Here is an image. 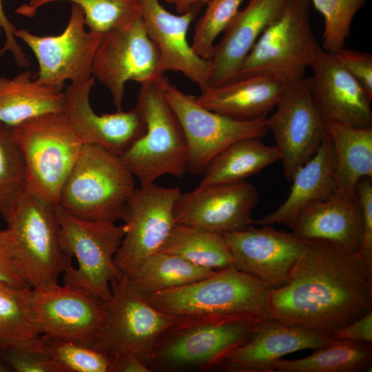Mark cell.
Segmentation results:
<instances>
[{
    "mask_svg": "<svg viewBox=\"0 0 372 372\" xmlns=\"http://www.w3.org/2000/svg\"><path fill=\"white\" fill-rule=\"evenodd\" d=\"M271 317L327 335L372 311V264L331 240H307L288 282L271 289Z\"/></svg>",
    "mask_w": 372,
    "mask_h": 372,
    "instance_id": "1",
    "label": "cell"
},
{
    "mask_svg": "<svg viewBox=\"0 0 372 372\" xmlns=\"http://www.w3.org/2000/svg\"><path fill=\"white\" fill-rule=\"evenodd\" d=\"M271 289L267 283L229 267L193 283L144 297L169 315L209 316L259 324L272 318L268 302Z\"/></svg>",
    "mask_w": 372,
    "mask_h": 372,
    "instance_id": "2",
    "label": "cell"
},
{
    "mask_svg": "<svg viewBox=\"0 0 372 372\" xmlns=\"http://www.w3.org/2000/svg\"><path fill=\"white\" fill-rule=\"evenodd\" d=\"M258 324L209 316L186 317L161 335L147 365L151 371L218 369L249 340Z\"/></svg>",
    "mask_w": 372,
    "mask_h": 372,
    "instance_id": "3",
    "label": "cell"
},
{
    "mask_svg": "<svg viewBox=\"0 0 372 372\" xmlns=\"http://www.w3.org/2000/svg\"><path fill=\"white\" fill-rule=\"evenodd\" d=\"M26 165L27 191L56 207L83 142L63 112H49L11 127Z\"/></svg>",
    "mask_w": 372,
    "mask_h": 372,
    "instance_id": "4",
    "label": "cell"
},
{
    "mask_svg": "<svg viewBox=\"0 0 372 372\" xmlns=\"http://www.w3.org/2000/svg\"><path fill=\"white\" fill-rule=\"evenodd\" d=\"M134 189V175L119 156L99 145L83 144L59 205L83 220L115 223Z\"/></svg>",
    "mask_w": 372,
    "mask_h": 372,
    "instance_id": "5",
    "label": "cell"
},
{
    "mask_svg": "<svg viewBox=\"0 0 372 372\" xmlns=\"http://www.w3.org/2000/svg\"><path fill=\"white\" fill-rule=\"evenodd\" d=\"M168 79L141 85L136 107L146 123L145 134L119 157L141 185L169 174L181 178L188 172V151L182 126L165 96Z\"/></svg>",
    "mask_w": 372,
    "mask_h": 372,
    "instance_id": "6",
    "label": "cell"
},
{
    "mask_svg": "<svg viewBox=\"0 0 372 372\" xmlns=\"http://www.w3.org/2000/svg\"><path fill=\"white\" fill-rule=\"evenodd\" d=\"M56 212L60 245L66 256L63 284L81 287L107 301L111 282L122 275L114 258L125 233L124 225L83 220L59 205Z\"/></svg>",
    "mask_w": 372,
    "mask_h": 372,
    "instance_id": "7",
    "label": "cell"
},
{
    "mask_svg": "<svg viewBox=\"0 0 372 372\" xmlns=\"http://www.w3.org/2000/svg\"><path fill=\"white\" fill-rule=\"evenodd\" d=\"M5 220L15 266L26 285L34 288L58 282L66 256L60 245L56 207L26 191Z\"/></svg>",
    "mask_w": 372,
    "mask_h": 372,
    "instance_id": "8",
    "label": "cell"
},
{
    "mask_svg": "<svg viewBox=\"0 0 372 372\" xmlns=\"http://www.w3.org/2000/svg\"><path fill=\"white\" fill-rule=\"evenodd\" d=\"M309 4V0H290L281 15L259 37L238 77L265 74L285 84L304 77L321 47L311 29Z\"/></svg>",
    "mask_w": 372,
    "mask_h": 372,
    "instance_id": "9",
    "label": "cell"
},
{
    "mask_svg": "<svg viewBox=\"0 0 372 372\" xmlns=\"http://www.w3.org/2000/svg\"><path fill=\"white\" fill-rule=\"evenodd\" d=\"M104 302L105 320L94 346L112 356L136 353L146 364L158 338L186 317L167 314L152 306L122 274L111 284Z\"/></svg>",
    "mask_w": 372,
    "mask_h": 372,
    "instance_id": "10",
    "label": "cell"
},
{
    "mask_svg": "<svg viewBox=\"0 0 372 372\" xmlns=\"http://www.w3.org/2000/svg\"><path fill=\"white\" fill-rule=\"evenodd\" d=\"M160 53L147 34L141 14L130 23L104 34L94 56L92 74L110 91L121 111L125 84L141 85L165 75Z\"/></svg>",
    "mask_w": 372,
    "mask_h": 372,
    "instance_id": "11",
    "label": "cell"
},
{
    "mask_svg": "<svg viewBox=\"0 0 372 372\" xmlns=\"http://www.w3.org/2000/svg\"><path fill=\"white\" fill-rule=\"evenodd\" d=\"M181 193L154 183L134 190L123 210L125 233L114 258L121 274H130L161 251L176 223L174 207Z\"/></svg>",
    "mask_w": 372,
    "mask_h": 372,
    "instance_id": "12",
    "label": "cell"
},
{
    "mask_svg": "<svg viewBox=\"0 0 372 372\" xmlns=\"http://www.w3.org/2000/svg\"><path fill=\"white\" fill-rule=\"evenodd\" d=\"M85 25L83 9L72 3L68 25L59 35L38 36L24 28L16 30L15 37L37 58L39 83L63 90L67 81L81 83L92 76V61L103 35L86 30Z\"/></svg>",
    "mask_w": 372,
    "mask_h": 372,
    "instance_id": "13",
    "label": "cell"
},
{
    "mask_svg": "<svg viewBox=\"0 0 372 372\" xmlns=\"http://www.w3.org/2000/svg\"><path fill=\"white\" fill-rule=\"evenodd\" d=\"M276 107V112L265 118V125L273 134L285 176L291 181L316 153L327 135L325 123L312 97L311 76L286 84Z\"/></svg>",
    "mask_w": 372,
    "mask_h": 372,
    "instance_id": "14",
    "label": "cell"
},
{
    "mask_svg": "<svg viewBox=\"0 0 372 372\" xmlns=\"http://www.w3.org/2000/svg\"><path fill=\"white\" fill-rule=\"evenodd\" d=\"M165 96L185 134L188 172L203 174L209 162L231 143L244 138L259 137L268 132L265 118L241 121L209 110L195 96L180 90L167 80Z\"/></svg>",
    "mask_w": 372,
    "mask_h": 372,
    "instance_id": "15",
    "label": "cell"
},
{
    "mask_svg": "<svg viewBox=\"0 0 372 372\" xmlns=\"http://www.w3.org/2000/svg\"><path fill=\"white\" fill-rule=\"evenodd\" d=\"M30 307L41 335L92 345L105 320L104 302L81 287L58 282L31 288Z\"/></svg>",
    "mask_w": 372,
    "mask_h": 372,
    "instance_id": "16",
    "label": "cell"
},
{
    "mask_svg": "<svg viewBox=\"0 0 372 372\" xmlns=\"http://www.w3.org/2000/svg\"><path fill=\"white\" fill-rule=\"evenodd\" d=\"M223 234L234 259V268L269 285H285L307 240L293 232L278 231L269 225Z\"/></svg>",
    "mask_w": 372,
    "mask_h": 372,
    "instance_id": "17",
    "label": "cell"
},
{
    "mask_svg": "<svg viewBox=\"0 0 372 372\" xmlns=\"http://www.w3.org/2000/svg\"><path fill=\"white\" fill-rule=\"evenodd\" d=\"M259 202L256 188L245 180L181 193L175 203L176 223L203 227L220 234L254 225L251 211Z\"/></svg>",
    "mask_w": 372,
    "mask_h": 372,
    "instance_id": "18",
    "label": "cell"
},
{
    "mask_svg": "<svg viewBox=\"0 0 372 372\" xmlns=\"http://www.w3.org/2000/svg\"><path fill=\"white\" fill-rule=\"evenodd\" d=\"M95 78L65 87L63 112L83 144L99 145L120 156L146 132V123L135 106L127 112L99 115L90 103Z\"/></svg>",
    "mask_w": 372,
    "mask_h": 372,
    "instance_id": "19",
    "label": "cell"
},
{
    "mask_svg": "<svg viewBox=\"0 0 372 372\" xmlns=\"http://www.w3.org/2000/svg\"><path fill=\"white\" fill-rule=\"evenodd\" d=\"M310 68L312 97L325 125L372 127L371 99L333 54L320 47Z\"/></svg>",
    "mask_w": 372,
    "mask_h": 372,
    "instance_id": "20",
    "label": "cell"
},
{
    "mask_svg": "<svg viewBox=\"0 0 372 372\" xmlns=\"http://www.w3.org/2000/svg\"><path fill=\"white\" fill-rule=\"evenodd\" d=\"M138 2L145 30L160 53L165 72H181L200 91L208 87L210 61L195 54L187 39L189 25L202 6L176 15L165 10L159 0Z\"/></svg>",
    "mask_w": 372,
    "mask_h": 372,
    "instance_id": "21",
    "label": "cell"
},
{
    "mask_svg": "<svg viewBox=\"0 0 372 372\" xmlns=\"http://www.w3.org/2000/svg\"><path fill=\"white\" fill-rule=\"evenodd\" d=\"M289 1L249 0L214 46L208 87H218L238 77L242 63L259 37L281 15Z\"/></svg>",
    "mask_w": 372,
    "mask_h": 372,
    "instance_id": "22",
    "label": "cell"
},
{
    "mask_svg": "<svg viewBox=\"0 0 372 372\" xmlns=\"http://www.w3.org/2000/svg\"><path fill=\"white\" fill-rule=\"evenodd\" d=\"M333 340L327 335L286 325L272 318L258 324L249 340L231 353L218 369L230 372H275V362L284 355L315 350Z\"/></svg>",
    "mask_w": 372,
    "mask_h": 372,
    "instance_id": "23",
    "label": "cell"
},
{
    "mask_svg": "<svg viewBox=\"0 0 372 372\" xmlns=\"http://www.w3.org/2000/svg\"><path fill=\"white\" fill-rule=\"evenodd\" d=\"M290 228L303 240H328L358 252L363 237L362 211L358 198L355 193L335 191L328 198L302 210Z\"/></svg>",
    "mask_w": 372,
    "mask_h": 372,
    "instance_id": "24",
    "label": "cell"
},
{
    "mask_svg": "<svg viewBox=\"0 0 372 372\" xmlns=\"http://www.w3.org/2000/svg\"><path fill=\"white\" fill-rule=\"evenodd\" d=\"M286 84L265 74L238 77L225 85L201 90L195 96L200 106L235 120L266 118L280 99Z\"/></svg>",
    "mask_w": 372,
    "mask_h": 372,
    "instance_id": "25",
    "label": "cell"
},
{
    "mask_svg": "<svg viewBox=\"0 0 372 372\" xmlns=\"http://www.w3.org/2000/svg\"><path fill=\"white\" fill-rule=\"evenodd\" d=\"M334 166L333 144L327 133L316 153L293 175L291 191L286 200L273 211L254 220V225L278 223L291 227L302 210L334 194Z\"/></svg>",
    "mask_w": 372,
    "mask_h": 372,
    "instance_id": "26",
    "label": "cell"
},
{
    "mask_svg": "<svg viewBox=\"0 0 372 372\" xmlns=\"http://www.w3.org/2000/svg\"><path fill=\"white\" fill-rule=\"evenodd\" d=\"M64 90L39 83L30 70L0 76V122L10 127L49 112H62Z\"/></svg>",
    "mask_w": 372,
    "mask_h": 372,
    "instance_id": "27",
    "label": "cell"
},
{
    "mask_svg": "<svg viewBox=\"0 0 372 372\" xmlns=\"http://www.w3.org/2000/svg\"><path fill=\"white\" fill-rule=\"evenodd\" d=\"M334 152L335 191L354 194L358 182L372 177V127L325 125Z\"/></svg>",
    "mask_w": 372,
    "mask_h": 372,
    "instance_id": "28",
    "label": "cell"
},
{
    "mask_svg": "<svg viewBox=\"0 0 372 372\" xmlns=\"http://www.w3.org/2000/svg\"><path fill=\"white\" fill-rule=\"evenodd\" d=\"M280 160L276 146L259 137L239 139L218 152L206 166L199 187L243 181Z\"/></svg>",
    "mask_w": 372,
    "mask_h": 372,
    "instance_id": "29",
    "label": "cell"
},
{
    "mask_svg": "<svg viewBox=\"0 0 372 372\" xmlns=\"http://www.w3.org/2000/svg\"><path fill=\"white\" fill-rule=\"evenodd\" d=\"M371 366L372 343L342 339H333L309 356L274 364L278 372H366Z\"/></svg>",
    "mask_w": 372,
    "mask_h": 372,
    "instance_id": "30",
    "label": "cell"
},
{
    "mask_svg": "<svg viewBox=\"0 0 372 372\" xmlns=\"http://www.w3.org/2000/svg\"><path fill=\"white\" fill-rule=\"evenodd\" d=\"M160 251L212 270L234 267L223 235L198 226L176 223Z\"/></svg>",
    "mask_w": 372,
    "mask_h": 372,
    "instance_id": "31",
    "label": "cell"
},
{
    "mask_svg": "<svg viewBox=\"0 0 372 372\" xmlns=\"http://www.w3.org/2000/svg\"><path fill=\"white\" fill-rule=\"evenodd\" d=\"M216 271L195 265L178 256L159 251L126 276L136 289L145 296L193 283Z\"/></svg>",
    "mask_w": 372,
    "mask_h": 372,
    "instance_id": "32",
    "label": "cell"
},
{
    "mask_svg": "<svg viewBox=\"0 0 372 372\" xmlns=\"http://www.w3.org/2000/svg\"><path fill=\"white\" fill-rule=\"evenodd\" d=\"M31 287L0 284V348L38 340L30 307Z\"/></svg>",
    "mask_w": 372,
    "mask_h": 372,
    "instance_id": "33",
    "label": "cell"
},
{
    "mask_svg": "<svg viewBox=\"0 0 372 372\" xmlns=\"http://www.w3.org/2000/svg\"><path fill=\"white\" fill-rule=\"evenodd\" d=\"M59 1L79 5L84 12L85 23L89 30L102 35L130 23L140 14L138 0H29L15 12L32 18L41 6Z\"/></svg>",
    "mask_w": 372,
    "mask_h": 372,
    "instance_id": "34",
    "label": "cell"
},
{
    "mask_svg": "<svg viewBox=\"0 0 372 372\" xmlns=\"http://www.w3.org/2000/svg\"><path fill=\"white\" fill-rule=\"evenodd\" d=\"M27 180L25 160L11 127L0 122V214L5 220L27 191Z\"/></svg>",
    "mask_w": 372,
    "mask_h": 372,
    "instance_id": "35",
    "label": "cell"
},
{
    "mask_svg": "<svg viewBox=\"0 0 372 372\" xmlns=\"http://www.w3.org/2000/svg\"><path fill=\"white\" fill-rule=\"evenodd\" d=\"M41 338L63 372H112V356L94 345L46 335Z\"/></svg>",
    "mask_w": 372,
    "mask_h": 372,
    "instance_id": "36",
    "label": "cell"
},
{
    "mask_svg": "<svg viewBox=\"0 0 372 372\" xmlns=\"http://www.w3.org/2000/svg\"><path fill=\"white\" fill-rule=\"evenodd\" d=\"M324 18L321 48L334 54L344 48L356 13L367 0H311Z\"/></svg>",
    "mask_w": 372,
    "mask_h": 372,
    "instance_id": "37",
    "label": "cell"
},
{
    "mask_svg": "<svg viewBox=\"0 0 372 372\" xmlns=\"http://www.w3.org/2000/svg\"><path fill=\"white\" fill-rule=\"evenodd\" d=\"M245 0H209L204 14L198 20L191 47L200 57L209 60L215 41L240 10Z\"/></svg>",
    "mask_w": 372,
    "mask_h": 372,
    "instance_id": "38",
    "label": "cell"
},
{
    "mask_svg": "<svg viewBox=\"0 0 372 372\" xmlns=\"http://www.w3.org/2000/svg\"><path fill=\"white\" fill-rule=\"evenodd\" d=\"M0 358L17 372H63L45 348L41 335L30 344L0 348Z\"/></svg>",
    "mask_w": 372,
    "mask_h": 372,
    "instance_id": "39",
    "label": "cell"
},
{
    "mask_svg": "<svg viewBox=\"0 0 372 372\" xmlns=\"http://www.w3.org/2000/svg\"><path fill=\"white\" fill-rule=\"evenodd\" d=\"M337 61L360 84L372 99V55L343 48L333 54Z\"/></svg>",
    "mask_w": 372,
    "mask_h": 372,
    "instance_id": "40",
    "label": "cell"
},
{
    "mask_svg": "<svg viewBox=\"0 0 372 372\" xmlns=\"http://www.w3.org/2000/svg\"><path fill=\"white\" fill-rule=\"evenodd\" d=\"M363 220V237L359 254L372 264V183L371 178H361L355 186Z\"/></svg>",
    "mask_w": 372,
    "mask_h": 372,
    "instance_id": "41",
    "label": "cell"
},
{
    "mask_svg": "<svg viewBox=\"0 0 372 372\" xmlns=\"http://www.w3.org/2000/svg\"><path fill=\"white\" fill-rule=\"evenodd\" d=\"M0 284L16 287H28L15 266L10 239L6 229L0 230Z\"/></svg>",
    "mask_w": 372,
    "mask_h": 372,
    "instance_id": "42",
    "label": "cell"
},
{
    "mask_svg": "<svg viewBox=\"0 0 372 372\" xmlns=\"http://www.w3.org/2000/svg\"><path fill=\"white\" fill-rule=\"evenodd\" d=\"M331 338L372 343V311L339 329Z\"/></svg>",
    "mask_w": 372,
    "mask_h": 372,
    "instance_id": "43",
    "label": "cell"
},
{
    "mask_svg": "<svg viewBox=\"0 0 372 372\" xmlns=\"http://www.w3.org/2000/svg\"><path fill=\"white\" fill-rule=\"evenodd\" d=\"M16 30L17 28L6 17L2 6V0H0V31L3 32L6 36L5 43L0 49V53L3 54L6 52H10L18 65L28 68L30 62L17 41L14 36Z\"/></svg>",
    "mask_w": 372,
    "mask_h": 372,
    "instance_id": "44",
    "label": "cell"
},
{
    "mask_svg": "<svg viewBox=\"0 0 372 372\" xmlns=\"http://www.w3.org/2000/svg\"><path fill=\"white\" fill-rule=\"evenodd\" d=\"M112 372H151L134 353L124 351L112 356Z\"/></svg>",
    "mask_w": 372,
    "mask_h": 372,
    "instance_id": "45",
    "label": "cell"
},
{
    "mask_svg": "<svg viewBox=\"0 0 372 372\" xmlns=\"http://www.w3.org/2000/svg\"><path fill=\"white\" fill-rule=\"evenodd\" d=\"M166 3L175 6L178 13L183 14L191 10L196 5L203 6L209 0H165Z\"/></svg>",
    "mask_w": 372,
    "mask_h": 372,
    "instance_id": "46",
    "label": "cell"
},
{
    "mask_svg": "<svg viewBox=\"0 0 372 372\" xmlns=\"http://www.w3.org/2000/svg\"><path fill=\"white\" fill-rule=\"evenodd\" d=\"M12 371L10 368L0 358V372Z\"/></svg>",
    "mask_w": 372,
    "mask_h": 372,
    "instance_id": "47",
    "label": "cell"
}]
</instances>
